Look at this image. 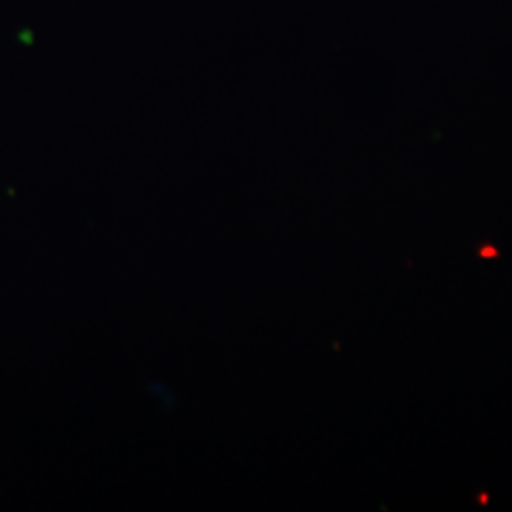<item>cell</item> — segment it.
<instances>
[{
  "instance_id": "6da1fadb",
  "label": "cell",
  "mask_w": 512,
  "mask_h": 512,
  "mask_svg": "<svg viewBox=\"0 0 512 512\" xmlns=\"http://www.w3.org/2000/svg\"><path fill=\"white\" fill-rule=\"evenodd\" d=\"M499 253L495 251V249H488V245L486 247H482L480 249V256H484V258H492V256H497Z\"/></svg>"
}]
</instances>
